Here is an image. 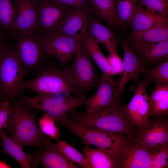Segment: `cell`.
<instances>
[{"instance_id": "obj_28", "label": "cell", "mask_w": 168, "mask_h": 168, "mask_svg": "<svg viewBox=\"0 0 168 168\" xmlns=\"http://www.w3.org/2000/svg\"><path fill=\"white\" fill-rule=\"evenodd\" d=\"M139 53L144 63L157 64L168 58V39L156 43Z\"/></svg>"}, {"instance_id": "obj_17", "label": "cell", "mask_w": 168, "mask_h": 168, "mask_svg": "<svg viewBox=\"0 0 168 168\" xmlns=\"http://www.w3.org/2000/svg\"><path fill=\"white\" fill-rule=\"evenodd\" d=\"M32 167L39 165L45 168H79L68 159L51 140L39 151L35 150L31 154Z\"/></svg>"}, {"instance_id": "obj_22", "label": "cell", "mask_w": 168, "mask_h": 168, "mask_svg": "<svg viewBox=\"0 0 168 168\" xmlns=\"http://www.w3.org/2000/svg\"><path fill=\"white\" fill-rule=\"evenodd\" d=\"M91 15L115 28L119 27L115 0H88Z\"/></svg>"}, {"instance_id": "obj_15", "label": "cell", "mask_w": 168, "mask_h": 168, "mask_svg": "<svg viewBox=\"0 0 168 168\" xmlns=\"http://www.w3.org/2000/svg\"><path fill=\"white\" fill-rule=\"evenodd\" d=\"M13 6L14 38L19 35L35 33L37 17L35 0H14Z\"/></svg>"}, {"instance_id": "obj_30", "label": "cell", "mask_w": 168, "mask_h": 168, "mask_svg": "<svg viewBox=\"0 0 168 168\" xmlns=\"http://www.w3.org/2000/svg\"><path fill=\"white\" fill-rule=\"evenodd\" d=\"M119 27L125 29L134 12L138 0H115Z\"/></svg>"}, {"instance_id": "obj_32", "label": "cell", "mask_w": 168, "mask_h": 168, "mask_svg": "<svg viewBox=\"0 0 168 168\" xmlns=\"http://www.w3.org/2000/svg\"><path fill=\"white\" fill-rule=\"evenodd\" d=\"M137 4L151 13L168 17V0H138Z\"/></svg>"}, {"instance_id": "obj_18", "label": "cell", "mask_w": 168, "mask_h": 168, "mask_svg": "<svg viewBox=\"0 0 168 168\" xmlns=\"http://www.w3.org/2000/svg\"><path fill=\"white\" fill-rule=\"evenodd\" d=\"M101 81L96 93L85 100L86 112L91 113L108 105L112 101L118 88L120 79L114 81V76L102 73Z\"/></svg>"}, {"instance_id": "obj_9", "label": "cell", "mask_w": 168, "mask_h": 168, "mask_svg": "<svg viewBox=\"0 0 168 168\" xmlns=\"http://www.w3.org/2000/svg\"><path fill=\"white\" fill-rule=\"evenodd\" d=\"M132 87L134 95L125 105L127 117L132 125L139 131L147 126L149 121L150 98L147 92L150 83L146 78L136 82Z\"/></svg>"}, {"instance_id": "obj_12", "label": "cell", "mask_w": 168, "mask_h": 168, "mask_svg": "<svg viewBox=\"0 0 168 168\" xmlns=\"http://www.w3.org/2000/svg\"><path fill=\"white\" fill-rule=\"evenodd\" d=\"M42 46L46 53L57 58L63 68L73 59L82 44V42L75 38L52 33L41 39Z\"/></svg>"}, {"instance_id": "obj_21", "label": "cell", "mask_w": 168, "mask_h": 168, "mask_svg": "<svg viewBox=\"0 0 168 168\" xmlns=\"http://www.w3.org/2000/svg\"><path fill=\"white\" fill-rule=\"evenodd\" d=\"M168 21V17L151 13L137 4L129 23L132 29L130 35L142 32Z\"/></svg>"}, {"instance_id": "obj_39", "label": "cell", "mask_w": 168, "mask_h": 168, "mask_svg": "<svg viewBox=\"0 0 168 168\" xmlns=\"http://www.w3.org/2000/svg\"><path fill=\"white\" fill-rule=\"evenodd\" d=\"M11 167L6 162L0 160V168H11Z\"/></svg>"}, {"instance_id": "obj_24", "label": "cell", "mask_w": 168, "mask_h": 168, "mask_svg": "<svg viewBox=\"0 0 168 168\" xmlns=\"http://www.w3.org/2000/svg\"><path fill=\"white\" fill-rule=\"evenodd\" d=\"M0 138L2 142V152L11 156L23 168H32L31 154L26 153L21 147L6 132L0 129Z\"/></svg>"}, {"instance_id": "obj_13", "label": "cell", "mask_w": 168, "mask_h": 168, "mask_svg": "<svg viewBox=\"0 0 168 168\" xmlns=\"http://www.w3.org/2000/svg\"><path fill=\"white\" fill-rule=\"evenodd\" d=\"M124 52L122 64V72L119 85L114 97H121L124 92L126 84L130 80L135 82L140 81V76L143 75L147 69L139 57L135 53L126 39L121 43Z\"/></svg>"}, {"instance_id": "obj_23", "label": "cell", "mask_w": 168, "mask_h": 168, "mask_svg": "<svg viewBox=\"0 0 168 168\" xmlns=\"http://www.w3.org/2000/svg\"><path fill=\"white\" fill-rule=\"evenodd\" d=\"M83 150L91 168H119L118 158L107 150L85 147Z\"/></svg>"}, {"instance_id": "obj_6", "label": "cell", "mask_w": 168, "mask_h": 168, "mask_svg": "<svg viewBox=\"0 0 168 168\" xmlns=\"http://www.w3.org/2000/svg\"><path fill=\"white\" fill-rule=\"evenodd\" d=\"M62 125L79 138L86 147L90 145L105 149L118 158L122 149L134 138L128 135L107 132L73 122L67 118Z\"/></svg>"}, {"instance_id": "obj_2", "label": "cell", "mask_w": 168, "mask_h": 168, "mask_svg": "<svg viewBox=\"0 0 168 168\" xmlns=\"http://www.w3.org/2000/svg\"><path fill=\"white\" fill-rule=\"evenodd\" d=\"M10 103L12 110L5 130L21 147L30 146L42 149L51 139L40 130L33 109L17 98Z\"/></svg>"}, {"instance_id": "obj_26", "label": "cell", "mask_w": 168, "mask_h": 168, "mask_svg": "<svg viewBox=\"0 0 168 168\" xmlns=\"http://www.w3.org/2000/svg\"><path fill=\"white\" fill-rule=\"evenodd\" d=\"M155 85L150 96V116L158 117L168 113V84Z\"/></svg>"}, {"instance_id": "obj_20", "label": "cell", "mask_w": 168, "mask_h": 168, "mask_svg": "<svg viewBox=\"0 0 168 168\" xmlns=\"http://www.w3.org/2000/svg\"><path fill=\"white\" fill-rule=\"evenodd\" d=\"M87 32L96 42L102 44L110 54H118L117 40L114 34L92 15L88 23Z\"/></svg>"}, {"instance_id": "obj_40", "label": "cell", "mask_w": 168, "mask_h": 168, "mask_svg": "<svg viewBox=\"0 0 168 168\" xmlns=\"http://www.w3.org/2000/svg\"><path fill=\"white\" fill-rule=\"evenodd\" d=\"M2 100H1L0 98V103L1 102Z\"/></svg>"}, {"instance_id": "obj_1", "label": "cell", "mask_w": 168, "mask_h": 168, "mask_svg": "<svg viewBox=\"0 0 168 168\" xmlns=\"http://www.w3.org/2000/svg\"><path fill=\"white\" fill-rule=\"evenodd\" d=\"M121 97H114L107 106L88 113L75 110L68 116L70 121L107 132L123 134L136 138L138 131L131 124L126 114Z\"/></svg>"}, {"instance_id": "obj_16", "label": "cell", "mask_w": 168, "mask_h": 168, "mask_svg": "<svg viewBox=\"0 0 168 168\" xmlns=\"http://www.w3.org/2000/svg\"><path fill=\"white\" fill-rule=\"evenodd\" d=\"M156 155L134 138L124 147L119 153V168H150Z\"/></svg>"}, {"instance_id": "obj_31", "label": "cell", "mask_w": 168, "mask_h": 168, "mask_svg": "<svg viewBox=\"0 0 168 168\" xmlns=\"http://www.w3.org/2000/svg\"><path fill=\"white\" fill-rule=\"evenodd\" d=\"M144 76L150 83L168 84V59L158 63L155 68L147 69Z\"/></svg>"}, {"instance_id": "obj_25", "label": "cell", "mask_w": 168, "mask_h": 168, "mask_svg": "<svg viewBox=\"0 0 168 168\" xmlns=\"http://www.w3.org/2000/svg\"><path fill=\"white\" fill-rule=\"evenodd\" d=\"M14 0H0V39L13 40Z\"/></svg>"}, {"instance_id": "obj_7", "label": "cell", "mask_w": 168, "mask_h": 168, "mask_svg": "<svg viewBox=\"0 0 168 168\" xmlns=\"http://www.w3.org/2000/svg\"><path fill=\"white\" fill-rule=\"evenodd\" d=\"M25 71L12 46L0 53V98L11 103L23 93Z\"/></svg>"}, {"instance_id": "obj_11", "label": "cell", "mask_w": 168, "mask_h": 168, "mask_svg": "<svg viewBox=\"0 0 168 168\" xmlns=\"http://www.w3.org/2000/svg\"><path fill=\"white\" fill-rule=\"evenodd\" d=\"M91 16L88 8L72 6L51 33L66 35L83 42L88 35V26Z\"/></svg>"}, {"instance_id": "obj_8", "label": "cell", "mask_w": 168, "mask_h": 168, "mask_svg": "<svg viewBox=\"0 0 168 168\" xmlns=\"http://www.w3.org/2000/svg\"><path fill=\"white\" fill-rule=\"evenodd\" d=\"M25 90H29L37 95H54L70 93L75 95L63 69L51 63L34 78L24 81Z\"/></svg>"}, {"instance_id": "obj_5", "label": "cell", "mask_w": 168, "mask_h": 168, "mask_svg": "<svg viewBox=\"0 0 168 168\" xmlns=\"http://www.w3.org/2000/svg\"><path fill=\"white\" fill-rule=\"evenodd\" d=\"M21 102L31 108L41 111L52 117L58 125L61 126L68 115L77 108L84 105L85 98L65 93L62 96L54 95L29 96L23 94L17 98Z\"/></svg>"}, {"instance_id": "obj_37", "label": "cell", "mask_w": 168, "mask_h": 168, "mask_svg": "<svg viewBox=\"0 0 168 168\" xmlns=\"http://www.w3.org/2000/svg\"><path fill=\"white\" fill-rule=\"evenodd\" d=\"M61 4L70 6H77L88 8V0H54Z\"/></svg>"}, {"instance_id": "obj_19", "label": "cell", "mask_w": 168, "mask_h": 168, "mask_svg": "<svg viewBox=\"0 0 168 168\" xmlns=\"http://www.w3.org/2000/svg\"><path fill=\"white\" fill-rule=\"evenodd\" d=\"M128 36L131 46L139 53L156 43L168 39V22L136 34H129Z\"/></svg>"}, {"instance_id": "obj_35", "label": "cell", "mask_w": 168, "mask_h": 168, "mask_svg": "<svg viewBox=\"0 0 168 168\" xmlns=\"http://www.w3.org/2000/svg\"><path fill=\"white\" fill-rule=\"evenodd\" d=\"M12 110L10 103L1 101L0 103V129H5L7 127Z\"/></svg>"}, {"instance_id": "obj_4", "label": "cell", "mask_w": 168, "mask_h": 168, "mask_svg": "<svg viewBox=\"0 0 168 168\" xmlns=\"http://www.w3.org/2000/svg\"><path fill=\"white\" fill-rule=\"evenodd\" d=\"M12 46L26 75H37L51 64L52 57L45 51L41 39L35 33L16 36Z\"/></svg>"}, {"instance_id": "obj_27", "label": "cell", "mask_w": 168, "mask_h": 168, "mask_svg": "<svg viewBox=\"0 0 168 168\" xmlns=\"http://www.w3.org/2000/svg\"><path fill=\"white\" fill-rule=\"evenodd\" d=\"M99 44L88 33L86 39L83 42V46L101 70L102 73L107 75L113 76L111 67Z\"/></svg>"}, {"instance_id": "obj_33", "label": "cell", "mask_w": 168, "mask_h": 168, "mask_svg": "<svg viewBox=\"0 0 168 168\" xmlns=\"http://www.w3.org/2000/svg\"><path fill=\"white\" fill-rule=\"evenodd\" d=\"M56 124L54 119L44 114L39 119L38 124L42 133L51 139L57 141L59 139L61 133Z\"/></svg>"}, {"instance_id": "obj_29", "label": "cell", "mask_w": 168, "mask_h": 168, "mask_svg": "<svg viewBox=\"0 0 168 168\" xmlns=\"http://www.w3.org/2000/svg\"><path fill=\"white\" fill-rule=\"evenodd\" d=\"M56 145L64 156L80 168H91L84 154L64 141L58 139Z\"/></svg>"}, {"instance_id": "obj_36", "label": "cell", "mask_w": 168, "mask_h": 168, "mask_svg": "<svg viewBox=\"0 0 168 168\" xmlns=\"http://www.w3.org/2000/svg\"><path fill=\"white\" fill-rule=\"evenodd\" d=\"M106 58L111 68L112 75H121L122 72V61L118 54H110Z\"/></svg>"}, {"instance_id": "obj_10", "label": "cell", "mask_w": 168, "mask_h": 168, "mask_svg": "<svg viewBox=\"0 0 168 168\" xmlns=\"http://www.w3.org/2000/svg\"><path fill=\"white\" fill-rule=\"evenodd\" d=\"M35 1L37 17L35 34L40 39L51 34L72 7L61 4L54 0Z\"/></svg>"}, {"instance_id": "obj_14", "label": "cell", "mask_w": 168, "mask_h": 168, "mask_svg": "<svg viewBox=\"0 0 168 168\" xmlns=\"http://www.w3.org/2000/svg\"><path fill=\"white\" fill-rule=\"evenodd\" d=\"M135 139L147 150L156 154L162 147L168 144L167 120L162 116L150 119L145 127L138 131Z\"/></svg>"}, {"instance_id": "obj_34", "label": "cell", "mask_w": 168, "mask_h": 168, "mask_svg": "<svg viewBox=\"0 0 168 168\" xmlns=\"http://www.w3.org/2000/svg\"><path fill=\"white\" fill-rule=\"evenodd\" d=\"M168 167V144L162 147L154 157L150 168Z\"/></svg>"}, {"instance_id": "obj_38", "label": "cell", "mask_w": 168, "mask_h": 168, "mask_svg": "<svg viewBox=\"0 0 168 168\" xmlns=\"http://www.w3.org/2000/svg\"><path fill=\"white\" fill-rule=\"evenodd\" d=\"M10 46L8 42L0 39V53Z\"/></svg>"}, {"instance_id": "obj_3", "label": "cell", "mask_w": 168, "mask_h": 168, "mask_svg": "<svg viewBox=\"0 0 168 168\" xmlns=\"http://www.w3.org/2000/svg\"><path fill=\"white\" fill-rule=\"evenodd\" d=\"M73 59L63 69L75 95L84 97L97 88L101 77L97 72L90 56L82 44L74 55Z\"/></svg>"}]
</instances>
